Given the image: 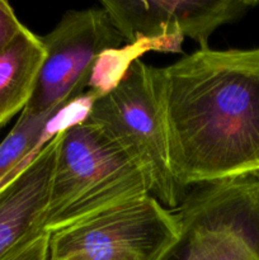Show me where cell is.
<instances>
[{
  "label": "cell",
  "mask_w": 259,
  "mask_h": 260,
  "mask_svg": "<svg viewBox=\"0 0 259 260\" xmlns=\"http://www.w3.org/2000/svg\"><path fill=\"white\" fill-rule=\"evenodd\" d=\"M173 177L188 188L259 180V47L198 50L155 68Z\"/></svg>",
  "instance_id": "cell-1"
},
{
  "label": "cell",
  "mask_w": 259,
  "mask_h": 260,
  "mask_svg": "<svg viewBox=\"0 0 259 260\" xmlns=\"http://www.w3.org/2000/svg\"><path fill=\"white\" fill-rule=\"evenodd\" d=\"M146 194L137 165L98 127L78 122L60 131L43 230L51 234Z\"/></svg>",
  "instance_id": "cell-2"
},
{
  "label": "cell",
  "mask_w": 259,
  "mask_h": 260,
  "mask_svg": "<svg viewBox=\"0 0 259 260\" xmlns=\"http://www.w3.org/2000/svg\"><path fill=\"white\" fill-rule=\"evenodd\" d=\"M84 121L98 127L137 165L150 196L168 210L179 206L184 194L170 169L154 66L135 58L118 83L94 99Z\"/></svg>",
  "instance_id": "cell-3"
},
{
  "label": "cell",
  "mask_w": 259,
  "mask_h": 260,
  "mask_svg": "<svg viewBox=\"0 0 259 260\" xmlns=\"http://www.w3.org/2000/svg\"><path fill=\"white\" fill-rule=\"evenodd\" d=\"M175 215L180 239L161 260H259V180L196 185Z\"/></svg>",
  "instance_id": "cell-4"
},
{
  "label": "cell",
  "mask_w": 259,
  "mask_h": 260,
  "mask_svg": "<svg viewBox=\"0 0 259 260\" xmlns=\"http://www.w3.org/2000/svg\"><path fill=\"white\" fill-rule=\"evenodd\" d=\"M179 239L177 215L146 194L51 233L48 260H161Z\"/></svg>",
  "instance_id": "cell-5"
},
{
  "label": "cell",
  "mask_w": 259,
  "mask_h": 260,
  "mask_svg": "<svg viewBox=\"0 0 259 260\" xmlns=\"http://www.w3.org/2000/svg\"><path fill=\"white\" fill-rule=\"evenodd\" d=\"M41 40L46 58L24 111L55 116L83 96L99 57L124 41L103 8L70 10Z\"/></svg>",
  "instance_id": "cell-6"
},
{
  "label": "cell",
  "mask_w": 259,
  "mask_h": 260,
  "mask_svg": "<svg viewBox=\"0 0 259 260\" xmlns=\"http://www.w3.org/2000/svg\"><path fill=\"white\" fill-rule=\"evenodd\" d=\"M101 7L124 41L178 52L184 37L200 50L210 48L208 40L218 27L244 17L259 0H106Z\"/></svg>",
  "instance_id": "cell-7"
},
{
  "label": "cell",
  "mask_w": 259,
  "mask_h": 260,
  "mask_svg": "<svg viewBox=\"0 0 259 260\" xmlns=\"http://www.w3.org/2000/svg\"><path fill=\"white\" fill-rule=\"evenodd\" d=\"M60 131L29 164L0 188V256L28 235L43 230Z\"/></svg>",
  "instance_id": "cell-8"
},
{
  "label": "cell",
  "mask_w": 259,
  "mask_h": 260,
  "mask_svg": "<svg viewBox=\"0 0 259 260\" xmlns=\"http://www.w3.org/2000/svg\"><path fill=\"white\" fill-rule=\"evenodd\" d=\"M46 58L41 36L23 27L0 52V126L27 107Z\"/></svg>",
  "instance_id": "cell-9"
},
{
  "label": "cell",
  "mask_w": 259,
  "mask_h": 260,
  "mask_svg": "<svg viewBox=\"0 0 259 260\" xmlns=\"http://www.w3.org/2000/svg\"><path fill=\"white\" fill-rule=\"evenodd\" d=\"M55 114H32L23 109L9 134L0 142V188L19 174L40 152L46 129Z\"/></svg>",
  "instance_id": "cell-10"
},
{
  "label": "cell",
  "mask_w": 259,
  "mask_h": 260,
  "mask_svg": "<svg viewBox=\"0 0 259 260\" xmlns=\"http://www.w3.org/2000/svg\"><path fill=\"white\" fill-rule=\"evenodd\" d=\"M48 238L46 231H37L15 244L0 260H48Z\"/></svg>",
  "instance_id": "cell-11"
},
{
  "label": "cell",
  "mask_w": 259,
  "mask_h": 260,
  "mask_svg": "<svg viewBox=\"0 0 259 260\" xmlns=\"http://www.w3.org/2000/svg\"><path fill=\"white\" fill-rule=\"evenodd\" d=\"M24 24L20 23L14 9L8 2L0 0V52L5 50L19 35Z\"/></svg>",
  "instance_id": "cell-12"
}]
</instances>
